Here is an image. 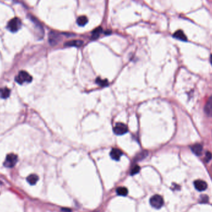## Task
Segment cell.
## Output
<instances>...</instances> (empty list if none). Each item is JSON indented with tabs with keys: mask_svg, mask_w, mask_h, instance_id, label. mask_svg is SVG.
I'll use <instances>...</instances> for the list:
<instances>
[{
	"mask_svg": "<svg viewBox=\"0 0 212 212\" xmlns=\"http://www.w3.org/2000/svg\"><path fill=\"white\" fill-rule=\"evenodd\" d=\"M16 81L19 84H23L24 83H29L32 81V78L28 73V72L25 71H21L15 78Z\"/></svg>",
	"mask_w": 212,
	"mask_h": 212,
	"instance_id": "6da1fadb",
	"label": "cell"
},
{
	"mask_svg": "<svg viewBox=\"0 0 212 212\" xmlns=\"http://www.w3.org/2000/svg\"><path fill=\"white\" fill-rule=\"evenodd\" d=\"M21 20L18 17H14L9 21L8 24V29L12 32H16L21 29Z\"/></svg>",
	"mask_w": 212,
	"mask_h": 212,
	"instance_id": "7a4b0ae2",
	"label": "cell"
},
{
	"mask_svg": "<svg viewBox=\"0 0 212 212\" xmlns=\"http://www.w3.org/2000/svg\"><path fill=\"white\" fill-rule=\"evenodd\" d=\"M150 203L152 207L156 209H160L164 205L163 198L160 195H155L150 198Z\"/></svg>",
	"mask_w": 212,
	"mask_h": 212,
	"instance_id": "3957f363",
	"label": "cell"
},
{
	"mask_svg": "<svg viewBox=\"0 0 212 212\" xmlns=\"http://www.w3.org/2000/svg\"><path fill=\"white\" fill-rule=\"evenodd\" d=\"M18 160V158L16 155L15 154H9L6 156V160L4 161L3 165L6 168H13L16 165Z\"/></svg>",
	"mask_w": 212,
	"mask_h": 212,
	"instance_id": "277c9868",
	"label": "cell"
},
{
	"mask_svg": "<svg viewBox=\"0 0 212 212\" xmlns=\"http://www.w3.org/2000/svg\"><path fill=\"white\" fill-rule=\"evenodd\" d=\"M128 131L127 126L121 122L116 123L114 127V132L117 135H123L127 133Z\"/></svg>",
	"mask_w": 212,
	"mask_h": 212,
	"instance_id": "5b68a950",
	"label": "cell"
},
{
	"mask_svg": "<svg viewBox=\"0 0 212 212\" xmlns=\"http://www.w3.org/2000/svg\"><path fill=\"white\" fill-rule=\"evenodd\" d=\"M60 40V36L55 32H51L49 36V41L50 45H55L58 44Z\"/></svg>",
	"mask_w": 212,
	"mask_h": 212,
	"instance_id": "8992f818",
	"label": "cell"
},
{
	"mask_svg": "<svg viewBox=\"0 0 212 212\" xmlns=\"http://www.w3.org/2000/svg\"><path fill=\"white\" fill-rule=\"evenodd\" d=\"M122 155V151L118 148H112L110 153L111 158L115 161H119Z\"/></svg>",
	"mask_w": 212,
	"mask_h": 212,
	"instance_id": "52a82bcc",
	"label": "cell"
},
{
	"mask_svg": "<svg viewBox=\"0 0 212 212\" xmlns=\"http://www.w3.org/2000/svg\"><path fill=\"white\" fill-rule=\"evenodd\" d=\"M194 184L195 188L200 192L204 191L207 188V184L202 180H197L194 182Z\"/></svg>",
	"mask_w": 212,
	"mask_h": 212,
	"instance_id": "ba28073f",
	"label": "cell"
},
{
	"mask_svg": "<svg viewBox=\"0 0 212 212\" xmlns=\"http://www.w3.org/2000/svg\"><path fill=\"white\" fill-rule=\"evenodd\" d=\"M204 111L208 117H212V96L208 99L205 105Z\"/></svg>",
	"mask_w": 212,
	"mask_h": 212,
	"instance_id": "9c48e42d",
	"label": "cell"
},
{
	"mask_svg": "<svg viewBox=\"0 0 212 212\" xmlns=\"http://www.w3.org/2000/svg\"><path fill=\"white\" fill-rule=\"evenodd\" d=\"M191 150L192 151L193 153L197 156H200L202 154L203 147L202 144L199 143H197L192 146Z\"/></svg>",
	"mask_w": 212,
	"mask_h": 212,
	"instance_id": "30bf717a",
	"label": "cell"
},
{
	"mask_svg": "<svg viewBox=\"0 0 212 212\" xmlns=\"http://www.w3.org/2000/svg\"><path fill=\"white\" fill-rule=\"evenodd\" d=\"M173 37L178 40H179V41H181L185 42L187 41V38L186 36L185 35L184 32L181 30H177L173 34Z\"/></svg>",
	"mask_w": 212,
	"mask_h": 212,
	"instance_id": "8fae6325",
	"label": "cell"
},
{
	"mask_svg": "<svg viewBox=\"0 0 212 212\" xmlns=\"http://www.w3.org/2000/svg\"><path fill=\"white\" fill-rule=\"evenodd\" d=\"M83 42L79 40H73V41H71L69 42H66L65 44V46H68V47H79L83 45Z\"/></svg>",
	"mask_w": 212,
	"mask_h": 212,
	"instance_id": "7c38bea8",
	"label": "cell"
},
{
	"mask_svg": "<svg viewBox=\"0 0 212 212\" xmlns=\"http://www.w3.org/2000/svg\"><path fill=\"white\" fill-rule=\"evenodd\" d=\"M11 91L8 88H0V97L2 99H6L9 97Z\"/></svg>",
	"mask_w": 212,
	"mask_h": 212,
	"instance_id": "4fadbf2b",
	"label": "cell"
},
{
	"mask_svg": "<svg viewBox=\"0 0 212 212\" xmlns=\"http://www.w3.org/2000/svg\"><path fill=\"white\" fill-rule=\"evenodd\" d=\"M38 181V177L36 174H30L27 177V181L30 185H35Z\"/></svg>",
	"mask_w": 212,
	"mask_h": 212,
	"instance_id": "5bb4252c",
	"label": "cell"
},
{
	"mask_svg": "<svg viewBox=\"0 0 212 212\" xmlns=\"http://www.w3.org/2000/svg\"><path fill=\"white\" fill-rule=\"evenodd\" d=\"M77 24H78V25L79 26H84L88 22V20L86 16H79L78 19H77Z\"/></svg>",
	"mask_w": 212,
	"mask_h": 212,
	"instance_id": "9a60e30c",
	"label": "cell"
},
{
	"mask_svg": "<svg viewBox=\"0 0 212 212\" xmlns=\"http://www.w3.org/2000/svg\"><path fill=\"white\" fill-rule=\"evenodd\" d=\"M117 194L118 195L126 196L128 194V189L124 187H118L117 189Z\"/></svg>",
	"mask_w": 212,
	"mask_h": 212,
	"instance_id": "2e32d148",
	"label": "cell"
},
{
	"mask_svg": "<svg viewBox=\"0 0 212 212\" xmlns=\"http://www.w3.org/2000/svg\"><path fill=\"white\" fill-rule=\"evenodd\" d=\"M96 83L101 86L104 87L108 85V81L107 79H102L100 78H97L96 79Z\"/></svg>",
	"mask_w": 212,
	"mask_h": 212,
	"instance_id": "e0dca14e",
	"label": "cell"
},
{
	"mask_svg": "<svg viewBox=\"0 0 212 212\" xmlns=\"http://www.w3.org/2000/svg\"><path fill=\"white\" fill-rule=\"evenodd\" d=\"M102 32V28H96L93 32H92V39H96L99 36H100V34Z\"/></svg>",
	"mask_w": 212,
	"mask_h": 212,
	"instance_id": "ac0fdd59",
	"label": "cell"
},
{
	"mask_svg": "<svg viewBox=\"0 0 212 212\" xmlns=\"http://www.w3.org/2000/svg\"><path fill=\"white\" fill-rule=\"evenodd\" d=\"M147 155H148L147 151H142L141 153H140L138 155H137L136 156L135 160H143V159H144L145 157H147Z\"/></svg>",
	"mask_w": 212,
	"mask_h": 212,
	"instance_id": "d6986e66",
	"label": "cell"
},
{
	"mask_svg": "<svg viewBox=\"0 0 212 212\" xmlns=\"http://www.w3.org/2000/svg\"><path fill=\"white\" fill-rule=\"evenodd\" d=\"M140 168L139 166L138 165H135L133 167V168L131 169V173H130V174L131 176H134L135 174H136L139 173V171H140Z\"/></svg>",
	"mask_w": 212,
	"mask_h": 212,
	"instance_id": "ffe728a7",
	"label": "cell"
},
{
	"mask_svg": "<svg viewBox=\"0 0 212 212\" xmlns=\"http://www.w3.org/2000/svg\"><path fill=\"white\" fill-rule=\"evenodd\" d=\"M212 158V155L211 153H210V152L208 151L206 153V155H205V161H206V162H208L211 160V159Z\"/></svg>",
	"mask_w": 212,
	"mask_h": 212,
	"instance_id": "44dd1931",
	"label": "cell"
},
{
	"mask_svg": "<svg viewBox=\"0 0 212 212\" xmlns=\"http://www.w3.org/2000/svg\"><path fill=\"white\" fill-rule=\"evenodd\" d=\"M200 198L202 200V202H203V203L207 202V201L208 200V197L207 195H202Z\"/></svg>",
	"mask_w": 212,
	"mask_h": 212,
	"instance_id": "7402d4cb",
	"label": "cell"
},
{
	"mask_svg": "<svg viewBox=\"0 0 212 212\" xmlns=\"http://www.w3.org/2000/svg\"><path fill=\"white\" fill-rule=\"evenodd\" d=\"M62 211H63V212H71V210L70 209H69V208H62Z\"/></svg>",
	"mask_w": 212,
	"mask_h": 212,
	"instance_id": "603a6c76",
	"label": "cell"
},
{
	"mask_svg": "<svg viewBox=\"0 0 212 212\" xmlns=\"http://www.w3.org/2000/svg\"><path fill=\"white\" fill-rule=\"evenodd\" d=\"M210 63H211V64L212 65V55L210 56Z\"/></svg>",
	"mask_w": 212,
	"mask_h": 212,
	"instance_id": "cb8c5ba5",
	"label": "cell"
}]
</instances>
